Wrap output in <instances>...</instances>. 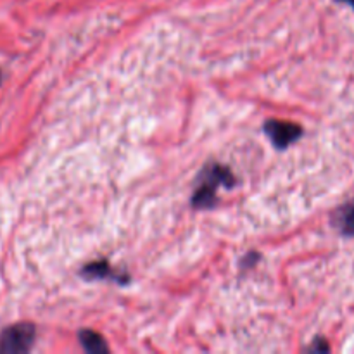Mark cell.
Returning <instances> with one entry per match:
<instances>
[{
  "instance_id": "1",
  "label": "cell",
  "mask_w": 354,
  "mask_h": 354,
  "mask_svg": "<svg viewBox=\"0 0 354 354\" xmlns=\"http://www.w3.org/2000/svg\"><path fill=\"white\" fill-rule=\"evenodd\" d=\"M35 325L16 324L0 334V354H23L31 349L35 342Z\"/></svg>"
},
{
  "instance_id": "2",
  "label": "cell",
  "mask_w": 354,
  "mask_h": 354,
  "mask_svg": "<svg viewBox=\"0 0 354 354\" xmlns=\"http://www.w3.org/2000/svg\"><path fill=\"white\" fill-rule=\"evenodd\" d=\"M265 133L268 135L275 149L283 151L303 137V128L296 123H290V121L270 120L265 123Z\"/></svg>"
},
{
  "instance_id": "3",
  "label": "cell",
  "mask_w": 354,
  "mask_h": 354,
  "mask_svg": "<svg viewBox=\"0 0 354 354\" xmlns=\"http://www.w3.org/2000/svg\"><path fill=\"white\" fill-rule=\"evenodd\" d=\"M201 185H206L209 189L216 190L218 187H227V189H232L235 185V176L232 175L230 169L227 166L221 165H207L206 168L203 169L199 176Z\"/></svg>"
},
{
  "instance_id": "4",
  "label": "cell",
  "mask_w": 354,
  "mask_h": 354,
  "mask_svg": "<svg viewBox=\"0 0 354 354\" xmlns=\"http://www.w3.org/2000/svg\"><path fill=\"white\" fill-rule=\"evenodd\" d=\"M80 275L85 277L86 280H102V279H111V280H116L120 283H128V277L121 275V273L114 272L113 268L109 266L107 261H93L90 265L83 266Z\"/></svg>"
},
{
  "instance_id": "5",
  "label": "cell",
  "mask_w": 354,
  "mask_h": 354,
  "mask_svg": "<svg viewBox=\"0 0 354 354\" xmlns=\"http://www.w3.org/2000/svg\"><path fill=\"white\" fill-rule=\"evenodd\" d=\"M80 344L90 354H106L109 353V346L102 339V335L93 330H82L78 334Z\"/></svg>"
},
{
  "instance_id": "6",
  "label": "cell",
  "mask_w": 354,
  "mask_h": 354,
  "mask_svg": "<svg viewBox=\"0 0 354 354\" xmlns=\"http://www.w3.org/2000/svg\"><path fill=\"white\" fill-rule=\"evenodd\" d=\"M335 225L346 237H354V201L346 204L335 214Z\"/></svg>"
},
{
  "instance_id": "7",
  "label": "cell",
  "mask_w": 354,
  "mask_h": 354,
  "mask_svg": "<svg viewBox=\"0 0 354 354\" xmlns=\"http://www.w3.org/2000/svg\"><path fill=\"white\" fill-rule=\"evenodd\" d=\"M308 351L310 353H328L330 351V346L327 344V341H325V339L318 337V339H315L313 344L308 348Z\"/></svg>"
},
{
  "instance_id": "8",
  "label": "cell",
  "mask_w": 354,
  "mask_h": 354,
  "mask_svg": "<svg viewBox=\"0 0 354 354\" xmlns=\"http://www.w3.org/2000/svg\"><path fill=\"white\" fill-rule=\"evenodd\" d=\"M337 2H346V3H349V6H351L353 9H354V0H337Z\"/></svg>"
},
{
  "instance_id": "9",
  "label": "cell",
  "mask_w": 354,
  "mask_h": 354,
  "mask_svg": "<svg viewBox=\"0 0 354 354\" xmlns=\"http://www.w3.org/2000/svg\"><path fill=\"white\" fill-rule=\"evenodd\" d=\"M0 78H2V75H0Z\"/></svg>"
}]
</instances>
